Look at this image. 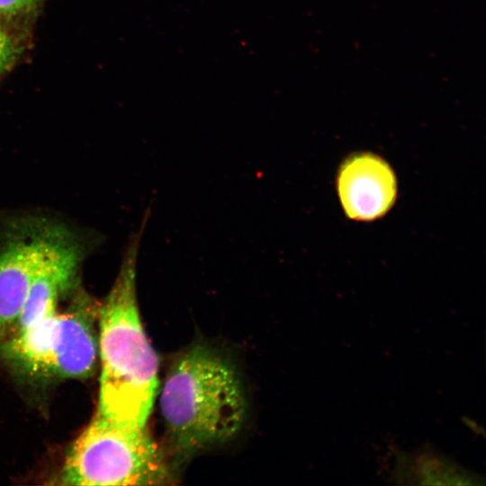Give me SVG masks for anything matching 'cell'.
Here are the masks:
<instances>
[{"instance_id": "cell-6", "label": "cell", "mask_w": 486, "mask_h": 486, "mask_svg": "<svg viewBox=\"0 0 486 486\" xmlns=\"http://www.w3.org/2000/svg\"><path fill=\"white\" fill-rule=\"evenodd\" d=\"M338 192L345 213L356 220L383 216L397 197V181L389 164L372 153L348 157L338 174Z\"/></svg>"}, {"instance_id": "cell-8", "label": "cell", "mask_w": 486, "mask_h": 486, "mask_svg": "<svg viewBox=\"0 0 486 486\" xmlns=\"http://www.w3.org/2000/svg\"><path fill=\"white\" fill-rule=\"evenodd\" d=\"M41 0H0V19L17 23L30 18L39 8Z\"/></svg>"}, {"instance_id": "cell-5", "label": "cell", "mask_w": 486, "mask_h": 486, "mask_svg": "<svg viewBox=\"0 0 486 486\" xmlns=\"http://www.w3.org/2000/svg\"><path fill=\"white\" fill-rule=\"evenodd\" d=\"M68 230L33 215L14 216L1 226L0 340L14 331L32 280Z\"/></svg>"}, {"instance_id": "cell-1", "label": "cell", "mask_w": 486, "mask_h": 486, "mask_svg": "<svg viewBox=\"0 0 486 486\" xmlns=\"http://www.w3.org/2000/svg\"><path fill=\"white\" fill-rule=\"evenodd\" d=\"M148 216L149 212L131 236L98 310L101 374L95 413L130 427H146L158 384V357L140 321L136 290L140 245Z\"/></svg>"}, {"instance_id": "cell-3", "label": "cell", "mask_w": 486, "mask_h": 486, "mask_svg": "<svg viewBox=\"0 0 486 486\" xmlns=\"http://www.w3.org/2000/svg\"><path fill=\"white\" fill-rule=\"evenodd\" d=\"M174 476L147 427L123 426L95 413L69 446L63 485H162Z\"/></svg>"}, {"instance_id": "cell-4", "label": "cell", "mask_w": 486, "mask_h": 486, "mask_svg": "<svg viewBox=\"0 0 486 486\" xmlns=\"http://www.w3.org/2000/svg\"><path fill=\"white\" fill-rule=\"evenodd\" d=\"M99 305L78 298L54 313L0 340V358L17 374L33 380L85 379L99 361Z\"/></svg>"}, {"instance_id": "cell-9", "label": "cell", "mask_w": 486, "mask_h": 486, "mask_svg": "<svg viewBox=\"0 0 486 486\" xmlns=\"http://www.w3.org/2000/svg\"><path fill=\"white\" fill-rule=\"evenodd\" d=\"M17 54L18 49L14 40H0V76L12 68Z\"/></svg>"}, {"instance_id": "cell-7", "label": "cell", "mask_w": 486, "mask_h": 486, "mask_svg": "<svg viewBox=\"0 0 486 486\" xmlns=\"http://www.w3.org/2000/svg\"><path fill=\"white\" fill-rule=\"evenodd\" d=\"M85 256L84 245L69 230L32 280L11 335L58 310L60 299L76 284Z\"/></svg>"}, {"instance_id": "cell-2", "label": "cell", "mask_w": 486, "mask_h": 486, "mask_svg": "<svg viewBox=\"0 0 486 486\" xmlns=\"http://www.w3.org/2000/svg\"><path fill=\"white\" fill-rule=\"evenodd\" d=\"M158 403L169 443L183 455L233 439L248 413L245 388L233 363L198 343L171 362Z\"/></svg>"}, {"instance_id": "cell-10", "label": "cell", "mask_w": 486, "mask_h": 486, "mask_svg": "<svg viewBox=\"0 0 486 486\" xmlns=\"http://www.w3.org/2000/svg\"><path fill=\"white\" fill-rule=\"evenodd\" d=\"M0 40H13L11 34L4 26V23L1 21V19H0Z\"/></svg>"}]
</instances>
